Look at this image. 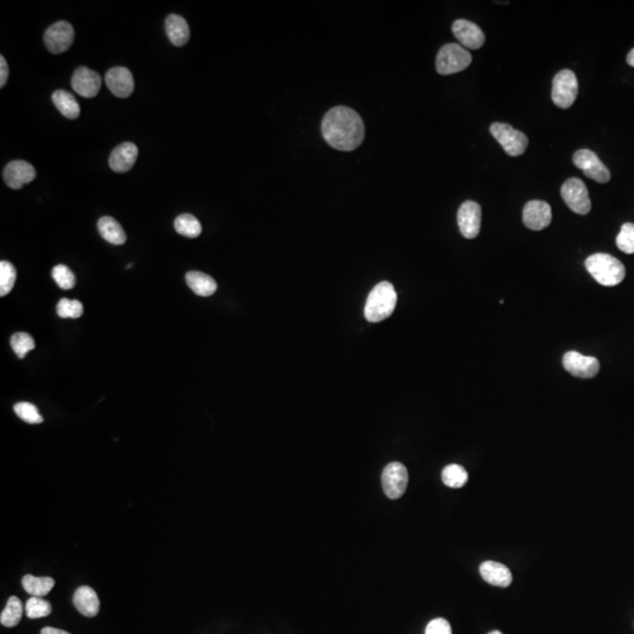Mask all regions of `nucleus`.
I'll use <instances>...</instances> for the list:
<instances>
[{
	"instance_id": "1",
	"label": "nucleus",
	"mask_w": 634,
	"mask_h": 634,
	"mask_svg": "<svg viewBox=\"0 0 634 634\" xmlns=\"http://www.w3.org/2000/svg\"><path fill=\"white\" fill-rule=\"evenodd\" d=\"M364 134L366 130L362 118L349 107H334L323 118V137L332 147L339 151L356 149L363 142Z\"/></svg>"
},
{
	"instance_id": "2",
	"label": "nucleus",
	"mask_w": 634,
	"mask_h": 634,
	"mask_svg": "<svg viewBox=\"0 0 634 634\" xmlns=\"http://www.w3.org/2000/svg\"><path fill=\"white\" fill-rule=\"evenodd\" d=\"M587 271L599 285L614 287L625 278L624 264L608 254H593L585 261Z\"/></svg>"
},
{
	"instance_id": "3",
	"label": "nucleus",
	"mask_w": 634,
	"mask_h": 634,
	"mask_svg": "<svg viewBox=\"0 0 634 634\" xmlns=\"http://www.w3.org/2000/svg\"><path fill=\"white\" fill-rule=\"evenodd\" d=\"M396 303L397 293L395 292L394 285L390 282H380L368 295L364 316L369 322H380L391 316Z\"/></svg>"
},
{
	"instance_id": "4",
	"label": "nucleus",
	"mask_w": 634,
	"mask_h": 634,
	"mask_svg": "<svg viewBox=\"0 0 634 634\" xmlns=\"http://www.w3.org/2000/svg\"><path fill=\"white\" fill-rule=\"evenodd\" d=\"M472 62V55L458 44H446L439 50L436 59V69L442 76L462 72Z\"/></svg>"
},
{
	"instance_id": "5",
	"label": "nucleus",
	"mask_w": 634,
	"mask_h": 634,
	"mask_svg": "<svg viewBox=\"0 0 634 634\" xmlns=\"http://www.w3.org/2000/svg\"><path fill=\"white\" fill-rule=\"evenodd\" d=\"M578 96V79L570 69H562L555 74L552 81V101L559 108L566 110L572 106Z\"/></svg>"
},
{
	"instance_id": "6",
	"label": "nucleus",
	"mask_w": 634,
	"mask_h": 634,
	"mask_svg": "<svg viewBox=\"0 0 634 634\" xmlns=\"http://www.w3.org/2000/svg\"><path fill=\"white\" fill-rule=\"evenodd\" d=\"M490 133L510 157L524 154L528 148V137L521 130H514L511 125L494 123L490 126Z\"/></svg>"
},
{
	"instance_id": "7",
	"label": "nucleus",
	"mask_w": 634,
	"mask_h": 634,
	"mask_svg": "<svg viewBox=\"0 0 634 634\" xmlns=\"http://www.w3.org/2000/svg\"><path fill=\"white\" fill-rule=\"evenodd\" d=\"M560 194L570 210L579 215H587L591 212L592 203H591L589 191L580 179H569L565 183H562Z\"/></svg>"
},
{
	"instance_id": "8",
	"label": "nucleus",
	"mask_w": 634,
	"mask_h": 634,
	"mask_svg": "<svg viewBox=\"0 0 634 634\" xmlns=\"http://www.w3.org/2000/svg\"><path fill=\"white\" fill-rule=\"evenodd\" d=\"M408 470L402 463L392 462L387 464L382 473V485L384 494L390 499H398L404 494L408 487Z\"/></svg>"
},
{
	"instance_id": "9",
	"label": "nucleus",
	"mask_w": 634,
	"mask_h": 634,
	"mask_svg": "<svg viewBox=\"0 0 634 634\" xmlns=\"http://www.w3.org/2000/svg\"><path fill=\"white\" fill-rule=\"evenodd\" d=\"M573 162L577 169H582L587 178L599 183H606L611 180V173L606 166L600 162L598 155L590 149H579L573 155Z\"/></svg>"
},
{
	"instance_id": "10",
	"label": "nucleus",
	"mask_w": 634,
	"mask_h": 634,
	"mask_svg": "<svg viewBox=\"0 0 634 634\" xmlns=\"http://www.w3.org/2000/svg\"><path fill=\"white\" fill-rule=\"evenodd\" d=\"M44 42L51 53L62 55L74 42V28L67 21H58L46 30Z\"/></svg>"
},
{
	"instance_id": "11",
	"label": "nucleus",
	"mask_w": 634,
	"mask_h": 634,
	"mask_svg": "<svg viewBox=\"0 0 634 634\" xmlns=\"http://www.w3.org/2000/svg\"><path fill=\"white\" fill-rule=\"evenodd\" d=\"M562 364L570 374L580 378H592L599 373L600 363L596 357L584 356L577 351L564 355Z\"/></svg>"
},
{
	"instance_id": "12",
	"label": "nucleus",
	"mask_w": 634,
	"mask_h": 634,
	"mask_svg": "<svg viewBox=\"0 0 634 634\" xmlns=\"http://www.w3.org/2000/svg\"><path fill=\"white\" fill-rule=\"evenodd\" d=\"M457 221L460 233L465 239H475L480 234L482 208L475 201H465L460 207Z\"/></svg>"
},
{
	"instance_id": "13",
	"label": "nucleus",
	"mask_w": 634,
	"mask_h": 634,
	"mask_svg": "<svg viewBox=\"0 0 634 634\" xmlns=\"http://www.w3.org/2000/svg\"><path fill=\"white\" fill-rule=\"evenodd\" d=\"M552 221V210L549 203L539 200H532L525 205L523 210V222L528 230H545Z\"/></svg>"
},
{
	"instance_id": "14",
	"label": "nucleus",
	"mask_w": 634,
	"mask_h": 634,
	"mask_svg": "<svg viewBox=\"0 0 634 634\" xmlns=\"http://www.w3.org/2000/svg\"><path fill=\"white\" fill-rule=\"evenodd\" d=\"M453 35L460 46L469 50H478L485 43V35L478 25L465 19H458L453 24Z\"/></svg>"
},
{
	"instance_id": "15",
	"label": "nucleus",
	"mask_w": 634,
	"mask_h": 634,
	"mask_svg": "<svg viewBox=\"0 0 634 634\" xmlns=\"http://www.w3.org/2000/svg\"><path fill=\"white\" fill-rule=\"evenodd\" d=\"M35 176V167L23 160L10 162L4 169V181L12 189H21L23 186L33 181Z\"/></svg>"
},
{
	"instance_id": "16",
	"label": "nucleus",
	"mask_w": 634,
	"mask_h": 634,
	"mask_svg": "<svg viewBox=\"0 0 634 634\" xmlns=\"http://www.w3.org/2000/svg\"><path fill=\"white\" fill-rule=\"evenodd\" d=\"M71 83H72L73 89L79 96L89 98V99L94 98L101 89V78L99 74L96 71L87 69V67L77 69Z\"/></svg>"
},
{
	"instance_id": "17",
	"label": "nucleus",
	"mask_w": 634,
	"mask_h": 634,
	"mask_svg": "<svg viewBox=\"0 0 634 634\" xmlns=\"http://www.w3.org/2000/svg\"><path fill=\"white\" fill-rule=\"evenodd\" d=\"M105 81L111 92L118 98H128L133 93L134 79L130 69L126 67H114L106 73Z\"/></svg>"
},
{
	"instance_id": "18",
	"label": "nucleus",
	"mask_w": 634,
	"mask_h": 634,
	"mask_svg": "<svg viewBox=\"0 0 634 634\" xmlns=\"http://www.w3.org/2000/svg\"><path fill=\"white\" fill-rule=\"evenodd\" d=\"M480 572L482 578L494 587H507L512 583V573L510 569L502 562L492 560L482 562Z\"/></svg>"
},
{
	"instance_id": "19",
	"label": "nucleus",
	"mask_w": 634,
	"mask_h": 634,
	"mask_svg": "<svg viewBox=\"0 0 634 634\" xmlns=\"http://www.w3.org/2000/svg\"><path fill=\"white\" fill-rule=\"evenodd\" d=\"M139 149L132 142H124L114 148L110 157V167L117 173H126L137 162Z\"/></svg>"
},
{
	"instance_id": "20",
	"label": "nucleus",
	"mask_w": 634,
	"mask_h": 634,
	"mask_svg": "<svg viewBox=\"0 0 634 634\" xmlns=\"http://www.w3.org/2000/svg\"><path fill=\"white\" fill-rule=\"evenodd\" d=\"M73 604L85 617L93 618L99 613V598L92 587H80L77 589L73 596Z\"/></svg>"
},
{
	"instance_id": "21",
	"label": "nucleus",
	"mask_w": 634,
	"mask_h": 634,
	"mask_svg": "<svg viewBox=\"0 0 634 634\" xmlns=\"http://www.w3.org/2000/svg\"><path fill=\"white\" fill-rule=\"evenodd\" d=\"M166 33L174 46H185L191 37L189 26L185 18L178 14H169L165 23Z\"/></svg>"
},
{
	"instance_id": "22",
	"label": "nucleus",
	"mask_w": 634,
	"mask_h": 634,
	"mask_svg": "<svg viewBox=\"0 0 634 634\" xmlns=\"http://www.w3.org/2000/svg\"><path fill=\"white\" fill-rule=\"evenodd\" d=\"M186 282L192 292L196 295L208 298L212 296L217 289L216 281L210 275L201 273V271H189L186 275Z\"/></svg>"
},
{
	"instance_id": "23",
	"label": "nucleus",
	"mask_w": 634,
	"mask_h": 634,
	"mask_svg": "<svg viewBox=\"0 0 634 634\" xmlns=\"http://www.w3.org/2000/svg\"><path fill=\"white\" fill-rule=\"evenodd\" d=\"M98 230L103 240L112 244H124L127 240V235L124 228L117 220L111 216H103L98 221Z\"/></svg>"
},
{
	"instance_id": "24",
	"label": "nucleus",
	"mask_w": 634,
	"mask_h": 634,
	"mask_svg": "<svg viewBox=\"0 0 634 634\" xmlns=\"http://www.w3.org/2000/svg\"><path fill=\"white\" fill-rule=\"evenodd\" d=\"M52 101L58 108L59 112L67 119L74 120L79 117L80 112H81L80 105L71 93L66 92L64 89H58L52 94Z\"/></svg>"
},
{
	"instance_id": "25",
	"label": "nucleus",
	"mask_w": 634,
	"mask_h": 634,
	"mask_svg": "<svg viewBox=\"0 0 634 634\" xmlns=\"http://www.w3.org/2000/svg\"><path fill=\"white\" fill-rule=\"evenodd\" d=\"M21 584L28 594L43 598L48 594L50 591H52L55 582L53 578H50V577H35L32 574H26L21 580Z\"/></svg>"
},
{
	"instance_id": "26",
	"label": "nucleus",
	"mask_w": 634,
	"mask_h": 634,
	"mask_svg": "<svg viewBox=\"0 0 634 634\" xmlns=\"http://www.w3.org/2000/svg\"><path fill=\"white\" fill-rule=\"evenodd\" d=\"M23 612H24V608H23L21 599L18 596H11L10 599L7 600L6 606L1 612L0 623L5 628H14L21 621Z\"/></svg>"
},
{
	"instance_id": "27",
	"label": "nucleus",
	"mask_w": 634,
	"mask_h": 634,
	"mask_svg": "<svg viewBox=\"0 0 634 634\" xmlns=\"http://www.w3.org/2000/svg\"><path fill=\"white\" fill-rule=\"evenodd\" d=\"M175 230L180 235L189 237V239H196L199 237L203 232V227L199 220L192 214H181L179 215L174 221Z\"/></svg>"
},
{
	"instance_id": "28",
	"label": "nucleus",
	"mask_w": 634,
	"mask_h": 634,
	"mask_svg": "<svg viewBox=\"0 0 634 634\" xmlns=\"http://www.w3.org/2000/svg\"><path fill=\"white\" fill-rule=\"evenodd\" d=\"M468 480H469V475L462 465L450 464L443 469L442 480L446 487L458 489V487H464Z\"/></svg>"
},
{
	"instance_id": "29",
	"label": "nucleus",
	"mask_w": 634,
	"mask_h": 634,
	"mask_svg": "<svg viewBox=\"0 0 634 634\" xmlns=\"http://www.w3.org/2000/svg\"><path fill=\"white\" fill-rule=\"evenodd\" d=\"M17 278V271L9 261L0 262V296L7 295L12 290Z\"/></svg>"
},
{
	"instance_id": "30",
	"label": "nucleus",
	"mask_w": 634,
	"mask_h": 634,
	"mask_svg": "<svg viewBox=\"0 0 634 634\" xmlns=\"http://www.w3.org/2000/svg\"><path fill=\"white\" fill-rule=\"evenodd\" d=\"M25 612L30 619L47 617L51 614L52 605L40 596H31L26 603Z\"/></svg>"
},
{
	"instance_id": "31",
	"label": "nucleus",
	"mask_w": 634,
	"mask_h": 634,
	"mask_svg": "<svg viewBox=\"0 0 634 634\" xmlns=\"http://www.w3.org/2000/svg\"><path fill=\"white\" fill-rule=\"evenodd\" d=\"M57 314L62 319H79L84 314V305L78 300L62 298L57 305Z\"/></svg>"
},
{
	"instance_id": "32",
	"label": "nucleus",
	"mask_w": 634,
	"mask_h": 634,
	"mask_svg": "<svg viewBox=\"0 0 634 634\" xmlns=\"http://www.w3.org/2000/svg\"><path fill=\"white\" fill-rule=\"evenodd\" d=\"M13 409L18 417L28 424H40L44 422V417L39 414L38 408L32 403L21 402L14 405Z\"/></svg>"
},
{
	"instance_id": "33",
	"label": "nucleus",
	"mask_w": 634,
	"mask_h": 634,
	"mask_svg": "<svg viewBox=\"0 0 634 634\" xmlns=\"http://www.w3.org/2000/svg\"><path fill=\"white\" fill-rule=\"evenodd\" d=\"M11 346L19 358H25L28 353L35 349V342L30 334L17 333L11 337Z\"/></svg>"
},
{
	"instance_id": "34",
	"label": "nucleus",
	"mask_w": 634,
	"mask_h": 634,
	"mask_svg": "<svg viewBox=\"0 0 634 634\" xmlns=\"http://www.w3.org/2000/svg\"><path fill=\"white\" fill-rule=\"evenodd\" d=\"M52 278L55 280V283L64 290L74 288L77 283L76 275L73 274V271L65 264L55 266L52 269Z\"/></svg>"
},
{
	"instance_id": "35",
	"label": "nucleus",
	"mask_w": 634,
	"mask_h": 634,
	"mask_svg": "<svg viewBox=\"0 0 634 634\" xmlns=\"http://www.w3.org/2000/svg\"><path fill=\"white\" fill-rule=\"evenodd\" d=\"M617 247L626 254H634V223H624L617 237Z\"/></svg>"
},
{
	"instance_id": "36",
	"label": "nucleus",
	"mask_w": 634,
	"mask_h": 634,
	"mask_svg": "<svg viewBox=\"0 0 634 634\" xmlns=\"http://www.w3.org/2000/svg\"><path fill=\"white\" fill-rule=\"evenodd\" d=\"M425 634H453V630L449 621L443 618H437L429 623L425 628Z\"/></svg>"
},
{
	"instance_id": "37",
	"label": "nucleus",
	"mask_w": 634,
	"mask_h": 634,
	"mask_svg": "<svg viewBox=\"0 0 634 634\" xmlns=\"http://www.w3.org/2000/svg\"><path fill=\"white\" fill-rule=\"evenodd\" d=\"M7 79H9V65H7L6 59L1 55L0 57V87L6 85Z\"/></svg>"
},
{
	"instance_id": "38",
	"label": "nucleus",
	"mask_w": 634,
	"mask_h": 634,
	"mask_svg": "<svg viewBox=\"0 0 634 634\" xmlns=\"http://www.w3.org/2000/svg\"><path fill=\"white\" fill-rule=\"evenodd\" d=\"M40 634H71L69 632L64 631V630H59V628H45L42 630V633Z\"/></svg>"
},
{
	"instance_id": "39",
	"label": "nucleus",
	"mask_w": 634,
	"mask_h": 634,
	"mask_svg": "<svg viewBox=\"0 0 634 634\" xmlns=\"http://www.w3.org/2000/svg\"><path fill=\"white\" fill-rule=\"evenodd\" d=\"M628 64L632 67H634V48L632 50L628 55Z\"/></svg>"
},
{
	"instance_id": "40",
	"label": "nucleus",
	"mask_w": 634,
	"mask_h": 634,
	"mask_svg": "<svg viewBox=\"0 0 634 634\" xmlns=\"http://www.w3.org/2000/svg\"><path fill=\"white\" fill-rule=\"evenodd\" d=\"M487 634H503V633H502L501 631H497V630H496V631H491L490 633H487Z\"/></svg>"
}]
</instances>
